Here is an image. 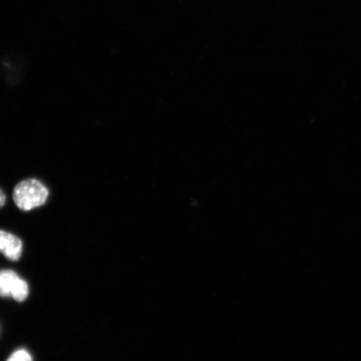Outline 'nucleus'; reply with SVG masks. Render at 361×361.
Segmentation results:
<instances>
[{
  "label": "nucleus",
  "mask_w": 361,
  "mask_h": 361,
  "mask_svg": "<svg viewBox=\"0 0 361 361\" xmlns=\"http://www.w3.org/2000/svg\"><path fill=\"white\" fill-rule=\"evenodd\" d=\"M49 190L39 180L27 179L18 183L13 189V198L22 211H30L42 207L47 201Z\"/></svg>",
  "instance_id": "nucleus-1"
},
{
  "label": "nucleus",
  "mask_w": 361,
  "mask_h": 361,
  "mask_svg": "<svg viewBox=\"0 0 361 361\" xmlns=\"http://www.w3.org/2000/svg\"><path fill=\"white\" fill-rule=\"evenodd\" d=\"M29 295V286L24 279H20L13 290L12 298L18 302L24 301Z\"/></svg>",
  "instance_id": "nucleus-4"
},
{
  "label": "nucleus",
  "mask_w": 361,
  "mask_h": 361,
  "mask_svg": "<svg viewBox=\"0 0 361 361\" xmlns=\"http://www.w3.org/2000/svg\"><path fill=\"white\" fill-rule=\"evenodd\" d=\"M0 252L8 259L17 261L20 259L23 243L20 238L13 233L0 230Z\"/></svg>",
  "instance_id": "nucleus-2"
},
{
  "label": "nucleus",
  "mask_w": 361,
  "mask_h": 361,
  "mask_svg": "<svg viewBox=\"0 0 361 361\" xmlns=\"http://www.w3.org/2000/svg\"><path fill=\"white\" fill-rule=\"evenodd\" d=\"M6 194L2 191V189L0 188V209L6 204Z\"/></svg>",
  "instance_id": "nucleus-6"
},
{
  "label": "nucleus",
  "mask_w": 361,
  "mask_h": 361,
  "mask_svg": "<svg viewBox=\"0 0 361 361\" xmlns=\"http://www.w3.org/2000/svg\"><path fill=\"white\" fill-rule=\"evenodd\" d=\"M20 279L15 271L0 270V297H12L13 290Z\"/></svg>",
  "instance_id": "nucleus-3"
},
{
  "label": "nucleus",
  "mask_w": 361,
  "mask_h": 361,
  "mask_svg": "<svg viewBox=\"0 0 361 361\" xmlns=\"http://www.w3.org/2000/svg\"><path fill=\"white\" fill-rule=\"evenodd\" d=\"M7 361H33V359L26 350H18L13 352Z\"/></svg>",
  "instance_id": "nucleus-5"
}]
</instances>
